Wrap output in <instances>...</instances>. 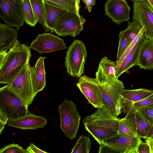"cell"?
Segmentation results:
<instances>
[{"label":"cell","instance_id":"6da1fadb","mask_svg":"<svg viewBox=\"0 0 153 153\" xmlns=\"http://www.w3.org/2000/svg\"><path fill=\"white\" fill-rule=\"evenodd\" d=\"M120 119L104 105L84 118L82 122L86 130L100 145L118 135Z\"/></svg>","mask_w":153,"mask_h":153},{"label":"cell","instance_id":"7a4b0ae2","mask_svg":"<svg viewBox=\"0 0 153 153\" xmlns=\"http://www.w3.org/2000/svg\"><path fill=\"white\" fill-rule=\"evenodd\" d=\"M29 47L22 44L17 39L7 53L0 66V83L9 85L23 68L29 63L31 55Z\"/></svg>","mask_w":153,"mask_h":153},{"label":"cell","instance_id":"3957f363","mask_svg":"<svg viewBox=\"0 0 153 153\" xmlns=\"http://www.w3.org/2000/svg\"><path fill=\"white\" fill-rule=\"evenodd\" d=\"M28 106L8 85L0 88V110L9 120L30 113Z\"/></svg>","mask_w":153,"mask_h":153},{"label":"cell","instance_id":"277c9868","mask_svg":"<svg viewBox=\"0 0 153 153\" xmlns=\"http://www.w3.org/2000/svg\"><path fill=\"white\" fill-rule=\"evenodd\" d=\"M60 124L62 132L68 139L72 140L76 136L80 125L81 117L76 105L71 100L66 99L58 107Z\"/></svg>","mask_w":153,"mask_h":153},{"label":"cell","instance_id":"5b68a950","mask_svg":"<svg viewBox=\"0 0 153 153\" xmlns=\"http://www.w3.org/2000/svg\"><path fill=\"white\" fill-rule=\"evenodd\" d=\"M87 55L84 44L79 40H75L69 47L65 57V65L70 76L79 77L83 74Z\"/></svg>","mask_w":153,"mask_h":153},{"label":"cell","instance_id":"8992f818","mask_svg":"<svg viewBox=\"0 0 153 153\" xmlns=\"http://www.w3.org/2000/svg\"><path fill=\"white\" fill-rule=\"evenodd\" d=\"M85 21L79 12L67 11L57 20L53 30L59 36L75 37L83 30Z\"/></svg>","mask_w":153,"mask_h":153},{"label":"cell","instance_id":"52a82bcc","mask_svg":"<svg viewBox=\"0 0 153 153\" xmlns=\"http://www.w3.org/2000/svg\"><path fill=\"white\" fill-rule=\"evenodd\" d=\"M99 87L104 105L115 115L119 116L121 112L120 100L124 88L123 82L118 79L109 83H100Z\"/></svg>","mask_w":153,"mask_h":153},{"label":"cell","instance_id":"ba28073f","mask_svg":"<svg viewBox=\"0 0 153 153\" xmlns=\"http://www.w3.org/2000/svg\"><path fill=\"white\" fill-rule=\"evenodd\" d=\"M29 63L26 65L8 85L28 106L35 97L31 81Z\"/></svg>","mask_w":153,"mask_h":153},{"label":"cell","instance_id":"9c48e42d","mask_svg":"<svg viewBox=\"0 0 153 153\" xmlns=\"http://www.w3.org/2000/svg\"><path fill=\"white\" fill-rule=\"evenodd\" d=\"M0 17L17 30L22 27L25 22L22 0H0Z\"/></svg>","mask_w":153,"mask_h":153},{"label":"cell","instance_id":"30bf717a","mask_svg":"<svg viewBox=\"0 0 153 153\" xmlns=\"http://www.w3.org/2000/svg\"><path fill=\"white\" fill-rule=\"evenodd\" d=\"M133 19L144 29L146 39L153 40V7L147 1L134 2Z\"/></svg>","mask_w":153,"mask_h":153},{"label":"cell","instance_id":"8fae6325","mask_svg":"<svg viewBox=\"0 0 153 153\" xmlns=\"http://www.w3.org/2000/svg\"><path fill=\"white\" fill-rule=\"evenodd\" d=\"M99 82L96 78L86 76L79 77L77 86L89 103L95 108L103 106L104 103L99 88Z\"/></svg>","mask_w":153,"mask_h":153},{"label":"cell","instance_id":"7c38bea8","mask_svg":"<svg viewBox=\"0 0 153 153\" xmlns=\"http://www.w3.org/2000/svg\"><path fill=\"white\" fill-rule=\"evenodd\" d=\"M29 47L30 49L36 50L39 54L49 53L67 48L63 39L50 33L38 34Z\"/></svg>","mask_w":153,"mask_h":153},{"label":"cell","instance_id":"4fadbf2b","mask_svg":"<svg viewBox=\"0 0 153 153\" xmlns=\"http://www.w3.org/2000/svg\"><path fill=\"white\" fill-rule=\"evenodd\" d=\"M141 138L139 136L128 137L118 134L104 141L102 144L109 147L116 153H137V146L142 141Z\"/></svg>","mask_w":153,"mask_h":153},{"label":"cell","instance_id":"5bb4252c","mask_svg":"<svg viewBox=\"0 0 153 153\" xmlns=\"http://www.w3.org/2000/svg\"><path fill=\"white\" fill-rule=\"evenodd\" d=\"M104 10L105 14L117 25L130 19V8L125 0H108Z\"/></svg>","mask_w":153,"mask_h":153},{"label":"cell","instance_id":"9a60e30c","mask_svg":"<svg viewBox=\"0 0 153 153\" xmlns=\"http://www.w3.org/2000/svg\"><path fill=\"white\" fill-rule=\"evenodd\" d=\"M47 124V120L45 117L30 113L18 118L8 120L7 125L20 129L33 130L43 128Z\"/></svg>","mask_w":153,"mask_h":153},{"label":"cell","instance_id":"2e32d148","mask_svg":"<svg viewBox=\"0 0 153 153\" xmlns=\"http://www.w3.org/2000/svg\"><path fill=\"white\" fill-rule=\"evenodd\" d=\"M46 57L40 56L37 60L35 65L30 66L32 84L34 95L42 91L46 85V76L44 60Z\"/></svg>","mask_w":153,"mask_h":153},{"label":"cell","instance_id":"e0dca14e","mask_svg":"<svg viewBox=\"0 0 153 153\" xmlns=\"http://www.w3.org/2000/svg\"><path fill=\"white\" fill-rule=\"evenodd\" d=\"M96 78L100 83H109L118 79L116 76L115 62L105 56L99 63L96 73Z\"/></svg>","mask_w":153,"mask_h":153},{"label":"cell","instance_id":"ac0fdd59","mask_svg":"<svg viewBox=\"0 0 153 153\" xmlns=\"http://www.w3.org/2000/svg\"><path fill=\"white\" fill-rule=\"evenodd\" d=\"M145 39L143 34L132 49L121 63L116 67V76L117 78L131 67L136 65L139 53Z\"/></svg>","mask_w":153,"mask_h":153},{"label":"cell","instance_id":"d6986e66","mask_svg":"<svg viewBox=\"0 0 153 153\" xmlns=\"http://www.w3.org/2000/svg\"><path fill=\"white\" fill-rule=\"evenodd\" d=\"M136 65L141 69H153V40L144 39L139 53Z\"/></svg>","mask_w":153,"mask_h":153},{"label":"cell","instance_id":"ffe728a7","mask_svg":"<svg viewBox=\"0 0 153 153\" xmlns=\"http://www.w3.org/2000/svg\"><path fill=\"white\" fill-rule=\"evenodd\" d=\"M125 117L133 125L137 136L145 139L152 126L140 112L139 110L130 112Z\"/></svg>","mask_w":153,"mask_h":153},{"label":"cell","instance_id":"44dd1931","mask_svg":"<svg viewBox=\"0 0 153 153\" xmlns=\"http://www.w3.org/2000/svg\"><path fill=\"white\" fill-rule=\"evenodd\" d=\"M17 30L6 24L0 23V52L7 51L14 45L17 40Z\"/></svg>","mask_w":153,"mask_h":153},{"label":"cell","instance_id":"7402d4cb","mask_svg":"<svg viewBox=\"0 0 153 153\" xmlns=\"http://www.w3.org/2000/svg\"><path fill=\"white\" fill-rule=\"evenodd\" d=\"M46 22L45 31L53 30L57 20L67 11L60 7L50 4L44 1Z\"/></svg>","mask_w":153,"mask_h":153},{"label":"cell","instance_id":"603a6c76","mask_svg":"<svg viewBox=\"0 0 153 153\" xmlns=\"http://www.w3.org/2000/svg\"><path fill=\"white\" fill-rule=\"evenodd\" d=\"M153 94V90L144 88L134 90L123 89L121 96L134 102L140 101Z\"/></svg>","mask_w":153,"mask_h":153},{"label":"cell","instance_id":"cb8c5ba5","mask_svg":"<svg viewBox=\"0 0 153 153\" xmlns=\"http://www.w3.org/2000/svg\"><path fill=\"white\" fill-rule=\"evenodd\" d=\"M25 22L28 25L34 26L39 20L34 10L30 0H22Z\"/></svg>","mask_w":153,"mask_h":153},{"label":"cell","instance_id":"d4e9b609","mask_svg":"<svg viewBox=\"0 0 153 153\" xmlns=\"http://www.w3.org/2000/svg\"><path fill=\"white\" fill-rule=\"evenodd\" d=\"M48 4L63 9L67 11L79 12V3L75 0H44Z\"/></svg>","mask_w":153,"mask_h":153},{"label":"cell","instance_id":"484cf974","mask_svg":"<svg viewBox=\"0 0 153 153\" xmlns=\"http://www.w3.org/2000/svg\"><path fill=\"white\" fill-rule=\"evenodd\" d=\"M91 140L88 136L82 135L77 139L71 153H89L91 149Z\"/></svg>","mask_w":153,"mask_h":153},{"label":"cell","instance_id":"4316f807","mask_svg":"<svg viewBox=\"0 0 153 153\" xmlns=\"http://www.w3.org/2000/svg\"><path fill=\"white\" fill-rule=\"evenodd\" d=\"M118 134L128 137L138 136L135 130L130 121L125 117L120 119Z\"/></svg>","mask_w":153,"mask_h":153},{"label":"cell","instance_id":"83f0119b","mask_svg":"<svg viewBox=\"0 0 153 153\" xmlns=\"http://www.w3.org/2000/svg\"><path fill=\"white\" fill-rule=\"evenodd\" d=\"M35 14L39 20V22L45 27L46 22L44 0H30Z\"/></svg>","mask_w":153,"mask_h":153},{"label":"cell","instance_id":"f1b7e54d","mask_svg":"<svg viewBox=\"0 0 153 153\" xmlns=\"http://www.w3.org/2000/svg\"><path fill=\"white\" fill-rule=\"evenodd\" d=\"M142 27L135 20L128 22L127 27L123 32L131 42L138 35Z\"/></svg>","mask_w":153,"mask_h":153},{"label":"cell","instance_id":"f546056e","mask_svg":"<svg viewBox=\"0 0 153 153\" xmlns=\"http://www.w3.org/2000/svg\"><path fill=\"white\" fill-rule=\"evenodd\" d=\"M119 41L117 54V59L119 60L126 50L131 42L125 34L123 31L120 32L119 34Z\"/></svg>","mask_w":153,"mask_h":153},{"label":"cell","instance_id":"4dcf8cb0","mask_svg":"<svg viewBox=\"0 0 153 153\" xmlns=\"http://www.w3.org/2000/svg\"><path fill=\"white\" fill-rule=\"evenodd\" d=\"M144 31V29L143 28H142L138 35L133 40V41L131 42L130 43L129 45L126 50L123 53L120 57L119 60L115 62L116 67L120 64L121 63V62L124 60L125 58L128 54L132 49L137 42L141 35L143 34Z\"/></svg>","mask_w":153,"mask_h":153},{"label":"cell","instance_id":"1f68e13d","mask_svg":"<svg viewBox=\"0 0 153 153\" xmlns=\"http://www.w3.org/2000/svg\"><path fill=\"white\" fill-rule=\"evenodd\" d=\"M0 153H26V151L18 144L13 143L5 146L1 148Z\"/></svg>","mask_w":153,"mask_h":153},{"label":"cell","instance_id":"d6a6232c","mask_svg":"<svg viewBox=\"0 0 153 153\" xmlns=\"http://www.w3.org/2000/svg\"><path fill=\"white\" fill-rule=\"evenodd\" d=\"M152 104H153V94L140 101L134 102L129 112L137 111L145 106Z\"/></svg>","mask_w":153,"mask_h":153},{"label":"cell","instance_id":"836d02e7","mask_svg":"<svg viewBox=\"0 0 153 153\" xmlns=\"http://www.w3.org/2000/svg\"><path fill=\"white\" fill-rule=\"evenodd\" d=\"M139 110L151 126L153 125V104L143 107Z\"/></svg>","mask_w":153,"mask_h":153},{"label":"cell","instance_id":"e575fe53","mask_svg":"<svg viewBox=\"0 0 153 153\" xmlns=\"http://www.w3.org/2000/svg\"><path fill=\"white\" fill-rule=\"evenodd\" d=\"M121 106V112L126 115L131 110L134 102L125 99L122 96L120 100Z\"/></svg>","mask_w":153,"mask_h":153},{"label":"cell","instance_id":"d590c367","mask_svg":"<svg viewBox=\"0 0 153 153\" xmlns=\"http://www.w3.org/2000/svg\"><path fill=\"white\" fill-rule=\"evenodd\" d=\"M136 153H151L149 145L146 142H143L141 141L137 146Z\"/></svg>","mask_w":153,"mask_h":153},{"label":"cell","instance_id":"8d00e7d4","mask_svg":"<svg viewBox=\"0 0 153 153\" xmlns=\"http://www.w3.org/2000/svg\"><path fill=\"white\" fill-rule=\"evenodd\" d=\"M26 153H47L36 147L33 143H31L26 149Z\"/></svg>","mask_w":153,"mask_h":153},{"label":"cell","instance_id":"74e56055","mask_svg":"<svg viewBox=\"0 0 153 153\" xmlns=\"http://www.w3.org/2000/svg\"><path fill=\"white\" fill-rule=\"evenodd\" d=\"M100 145L99 153H116L115 152L109 147L102 144Z\"/></svg>","mask_w":153,"mask_h":153},{"label":"cell","instance_id":"f35d334b","mask_svg":"<svg viewBox=\"0 0 153 153\" xmlns=\"http://www.w3.org/2000/svg\"><path fill=\"white\" fill-rule=\"evenodd\" d=\"M85 5V8L90 12L95 3L96 0H82Z\"/></svg>","mask_w":153,"mask_h":153},{"label":"cell","instance_id":"ab89813d","mask_svg":"<svg viewBox=\"0 0 153 153\" xmlns=\"http://www.w3.org/2000/svg\"><path fill=\"white\" fill-rule=\"evenodd\" d=\"M9 119L7 116L0 110V123L6 125Z\"/></svg>","mask_w":153,"mask_h":153},{"label":"cell","instance_id":"60d3db41","mask_svg":"<svg viewBox=\"0 0 153 153\" xmlns=\"http://www.w3.org/2000/svg\"><path fill=\"white\" fill-rule=\"evenodd\" d=\"M7 51H3L0 52V66L4 62L7 55Z\"/></svg>","mask_w":153,"mask_h":153},{"label":"cell","instance_id":"b9f144b4","mask_svg":"<svg viewBox=\"0 0 153 153\" xmlns=\"http://www.w3.org/2000/svg\"><path fill=\"white\" fill-rule=\"evenodd\" d=\"M152 139H153V125L149 131L145 140H150Z\"/></svg>","mask_w":153,"mask_h":153},{"label":"cell","instance_id":"7bdbcfd3","mask_svg":"<svg viewBox=\"0 0 153 153\" xmlns=\"http://www.w3.org/2000/svg\"><path fill=\"white\" fill-rule=\"evenodd\" d=\"M145 141L149 146L151 153H153V139L150 140H145Z\"/></svg>","mask_w":153,"mask_h":153},{"label":"cell","instance_id":"ee69618b","mask_svg":"<svg viewBox=\"0 0 153 153\" xmlns=\"http://www.w3.org/2000/svg\"><path fill=\"white\" fill-rule=\"evenodd\" d=\"M5 125L0 123V134L3 132L5 127Z\"/></svg>","mask_w":153,"mask_h":153},{"label":"cell","instance_id":"f6af8a7d","mask_svg":"<svg viewBox=\"0 0 153 153\" xmlns=\"http://www.w3.org/2000/svg\"><path fill=\"white\" fill-rule=\"evenodd\" d=\"M147 1L153 7V0H147Z\"/></svg>","mask_w":153,"mask_h":153},{"label":"cell","instance_id":"bcb514c9","mask_svg":"<svg viewBox=\"0 0 153 153\" xmlns=\"http://www.w3.org/2000/svg\"><path fill=\"white\" fill-rule=\"evenodd\" d=\"M133 2L138 1H147V0H131Z\"/></svg>","mask_w":153,"mask_h":153},{"label":"cell","instance_id":"7dc6e473","mask_svg":"<svg viewBox=\"0 0 153 153\" xmlns=\"http://www.w3.org/2000/svg\"><path fill=\"white\" fill-rule=\"evenodd\" d=\"M75 0L78 1V2H79V3L80 0Z\"/></svg>","mask_w":153,"mask_h":153}]
</instances>
